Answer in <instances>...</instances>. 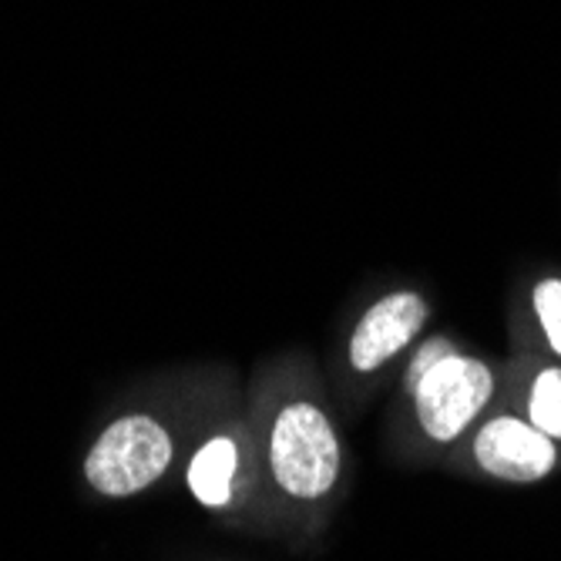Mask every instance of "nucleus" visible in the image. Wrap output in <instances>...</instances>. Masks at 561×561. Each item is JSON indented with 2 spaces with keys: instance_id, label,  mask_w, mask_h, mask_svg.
Wrapping results in <instances>:
<instances>
[{
  "instance_id": "nucleus-1",
  "label": "nucleus",
  "mask_w": 561,
  "mask_h": 561,
  "mask_svg": "<svg viewBox=\"0 0 561 561\" xmlns=\"http://www.w3.org/2000/svg\"><path fill=\"white\" fill-rule=\"evenodd\" d=\"M340 471V444L313 403H293L273 427V474L293 497H323Z\"/></svg>"
},
{
  "instance_id": "nucleus-2",
  "label": "nucleus",
  "mask_w": 561,
  "mask_h": 561,
  "mask_svg": "<svg viewBox=\"0 0 561 561\" xmlns=\"http://www.w3.org/2000/svg\"><path fill=\"white\" fill-rule=\"evenodd\" d=\"M172 461V440L151 417L115 421L88 454L84 474L94 491L108 497H125L151 481H159Z\"/></svg>"
},
{
  "instance_id": "nucleus-3",
  "label": "nucleus",
  "mask_w": 561,
  "mask_h": 561,
  "mask_svg": "<svg viewBox=\"0 0 561 561\" xmlns=\"http://www.w3.org/2000/svg\"><path fill=\"white\" fill-rule=\"evenodd\" d=\"M494 390L491 370L481 360L450 353L417 387V417L434 440H454L488 403Z\"/></svg>"
},
{
  "instance_id": "nucleus-4",
  "label": "nucleus",
  "mask_w": 561,
  "mask_h": 561,
  "mask_svg": "<svg viewBox=\"0 0 561 561\" xmlns=\"http://www.w3.org/2000/svg\"><path fill=\"white\" fill-rule=\"evenodd\" d=\"M478 465L504 481H541L554 468V444L531 421L497 417L474 440Z\"/></svg>"
},
{
  "instance_id": "nucleus-5",
  "label": "nucleus",
  "mask_w": 561,
  "mask_h": 561,
  "mask_svg": "<svg viewBox=\"0 0 561 561\" xmlns=\"http://www.w3.org/2000/svg\"><path fill=\"white\" fill-rule=\"evenodd\" d=\"M424 320L427 302L417 293H393L380 299L350 340V364L356 370H377L417 336Z\"/></svg>"
},
{
  "instance_id": "nucleus-6",
  "label": "nucleus",
  "mask_w": 561,
  "mask_h": 561,
  "mask_svg": "<svg viewBox=\"0 0 561 561\" xmlns=\"http://www.w3.org/2000/svg\"><path fill=\"white\" fill-rule=\"evenodd\" d=\"M236 465H239V454H236V444L229 437L209 440L206 447H202L192 457V465H188V488H192V494L202 504H209V507L229 504Z\"/></svg>"
},
{
  "instance_id": "nucleus-7",
  "label": "nucleus",
  "mask_w": 561,
  "mask_h": 561,
  "mask_svg": "<svg viewBox=\"0 0 561 561\" xmlns=\"http://www.w3.org/2000/svg\"><path fill=\"white\" fill-rule=\"evenodd\" d=\"M528 417L531 424L548 434L551 440H561V370H545L535 387H531V400H528Z\"/></svg>"
},
{
  "instance_id": "nucleus-8",
  "label": "nucleus",
  "mask_w": 561,
  "mask_h": 561,
  "mask_svg": "<svg viewBox=\"0 0 561 561\" xmlns=\"http://www.w3.org/2000/svg\"><path fill=\"white\" fill-rule=\"evenodd\" d=\"M535 310L548 333L551 350L561 356V279H545L535 289Z\"/></svg>"
},
{
  "instance_id": "nucleus-9",
  "label": "nucleus",
  "mask_w": 561,
  "mask_h": 561,
  "mask_svg": "<svg viewBox=\"0 0 561 561\" xmlns=\"http://www.w3.org/2000/svg\"><path fill=\"white\" fill-rule=\"evenodd\" d=\"M450 353H454V350H450L447 340H431V343H424L421 353L414 356V364H411V387H417L440 360H447Z\"/></svg>"
}]
</instances>
